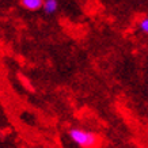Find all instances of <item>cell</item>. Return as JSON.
Returning <instances> with one entry per match:
<instances>
[{"label": "cell", "instance_id": "obj_1", "mask_svg": "<svg viewBox=\"0 0 148 148\" xmlns=\"http://www.w3.org/2000/svg\"><path fill=\"white\" fill-rule=\"evenodd\" d=\"M69 137L80 148H94L98 147L99 144V137L95 133L88 132V130L77 129V128L69 130Z\"/></svg>", "mask_w": 148, "mask_h": 148}, {"label": "cell", "instance_id": "obj_2", "mask_svg": "<svg viewBox=\"0 0 148 148\" xmlns=\"http://www.w3.org/2000/svg\"><path fill=\"white\" fill-rule=\"evenodd\" d=\"M42 3L44 1H41V0H22L21 1V4L27 10H32V11H36V10L41 8L42 7Z\"/></svg>", "mask_w": 148, "mask_h": 148}, {"label": "cell", "instance_id": "obj_3", "mask_svg": "<svg viewBox=\"0 0 148 148\" xmlns=\"http://www.w3.org/2000/svg\"><path fill=\"white\" fill-rule=\"evenodd\" d=\"M42 5H44V10H45L48 14H53L54 11L57 10L58 3L56 0H46V1L42 3Z\"/></svg>", "mask_w": 148, "mask_h": 148}, {"label": "cell", "instance_id": "obj_4", "mask_svg": "<svg viewBox=\"0 0 148 148\" xmlns=\"http://www.w3.org/2000/svg\"><path fill=\"white\" fill-rule=\"evenodd\" d=\"M140 29L143 30V32L148 33V18H144L141 22H140Z\"/></svg>", "mask_w": 148, "mask_h": 148}]
</instances>
